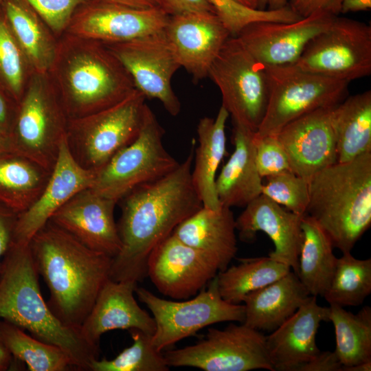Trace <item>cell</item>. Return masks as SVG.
Here are the masks:
<instances>
[{
    "label": "cell",
    "instance_id": "1",
    "mask_svg": "<svg viewBox=\"0 0 371 371\" xmlns=\"http://www.w3.org/2000/svg\"><path fill=\"white\" fill-rule=\"evenodd\" d=\"M194 147L192 143L189 154L175 170L135 188L118 201L122 248L112 259L111 280L143 281L153 249L203 206L191 177Z\"/></svg>",
    "mask_w": 371,
    "mask_h": 371
},
{
    "label": "cell",
    "instance_id": "2",
    "mask_svg": "<svg viewBox=\"0 0 371 371\" xmlns=\"http://www.w3.org/2000/svg\"><path fill=\"white\" fill-rule=\"evenodd\" d=\"M30 247L49 291L48 306L63 324L80 328L110 278L113 258L89 249L49 221Z\"/></svg>",
    "mask_w": 371,
    "mask_h": 371
},
{
    "label": "cell",
    "instance_id": "3",
    "mask_svg": "<svg viewBox=\"0 0 371 371\" xmlns=\"http://www.w3.org/2000/svg\"><path fill=\"white\" fill-rule=\"evenodd\" d=\"M38 276L30 243L12 242L1 265L0 319L62 348L74 370H91L99 357V346L86 339L80 328L65 325L52 313L41 294Z\"/></svg>",
    "mask_w": 371,
    "mask_h": 371
},
{
    "label": "cell",
    "instance_id": "4",
    "mask_svg": "<svg viewBox=\"0 0 371 371\" xmlns=\"http://www.w3.org/2000/svg\"><path fill=\"white\" fill-rule=\"evenodd\" d=\"M69 120L107 108L135 89L121 62L103 43L65 33L48 71Z\"/></svg>",
    "mask_w": 371,
    "mask_h": 371
},
{
    "label": "cell",
    "instance_id": "5",
    "mask_svg": "<svg viewBox=\"0 0 371 371\" xmlns=\"http://www.w3.org/2000/svg\"><path fill=\"white\" fill-rule=\"evenodd\" d=\"M308 194L306 214L333 247L350 252L371 225V153L316 173L308 181Z\"/></svg>",
    "mask_w": 371,
    "mask_h": 371
},
{
    "label": "cell",
    "instance_id": "6",
    "mask_svg": "<svg viewBox=\"0 0 371 371\" xmlns=\"http://www.w3.org/2000/svg\"><path fill=\"white\" fill-rule=\"evenodd\" d=\"M146 98L136 88L118 102L69 120L66 142L76 161L94 172L133 142L142 124Z\"/></svg>",
    "mask_w": 371,
    "mask_h": 371
},
{
    "label": "cell",
    "instance_id": "7",
    "mask_svg": "<svg viewBox=\"0 0 371 371\" xmlns=\"http://www.w3.org/2000/svg\"><path fill=\"white\" fill-rule=\"evenodd\" d=\"M69 119L47 73H34L17 104L10 137L15 152L52 172Z\"/></svg>",
    "mask_w": 371,
    "mask_h": 371
},
{
    "label": "cell",
    "instance_id": "8",
    "mask_svg": "<svg viewBox=\"0 0 371 371\" xmlns=\"http://www.w3.org/2000/svg\"><path fill=\"white\" fill-rule=\"evenodd\" d=\"M265 67L269 99L264 117L254 133L257 137L278 135L292 121L337 105L347 97V81L305 71L294 64Z\"/></svg>",
    "mask_w": 371,
    "mask_h": 371
},
{
    "label": "cell",
    "instance_id": "9",
    "mask_svg": "<svg viewBox=\"0 0 371 371\" xmlns=\"http://www.w3.org/2000/svg\"><path fill=\"white\" fill-rule=\"evenodd\" d=\"M164 133L155 113L146 104L137 137L95 172L90 188L118 203L135 188L175 170L179 163L165 148Z\"/></svg>",
    "mask_w": 371,
    "mask_h": 371
},
{
    "label": "cell",
    "instance_id": "10",
    "mask_svg": "<svg viewBox=\"0 0 371 371\" xmlns=\"http://www.w3.org/2000/svg\"><path fill=\"white\" fill-rule=\"evenodd\" d=\"M135 292L153 315L155 330L152 343L159 351L208 326L223 322L243 323L245 319L244 304H232L222 298L216 276L207 287L185 301L161 298L144 287L137 286Z\"/></svg>",
    "mask_w": 371,
    "mask_h": 371
},
{
    "label": "cell",
    "instance_id": "11",
    "mask_svg": "<svg viewBox=\"0 0 371 371\" xmlns=\"http://www.w3.org/2000/svg\"><path fill=\"white\" fill-rule=\"evenodd\" d=\"M208 77L219 89L222 106L233 124L255 133L269 99L265 67L251 56L236 37L230 36L212 63Z\"/></svg>",
    "mask_w": 371,
    "mask_h": 371
},
{
    "label": "cell",
    "instance_id": "12",
    "mask_svg": "<svg viewBox=\"0 0 371 371\" xmlns=\"http://www.w3.org/2000/svg\"><path fill=\"white\" fill-rule=\"evenodd\" d=\"M170 367H192L205 371H274L266 347V336L243 323L223 329L212 328L195 344L166 351Z\"/></svg>",
    "mask_w": 371,
    "mask_h": 371
},
{
    "label": "cell",
    "instance_id": "13",
    "mask_svg": "<svg viewBox=\"0 0 371 371\" xmlns=\"http://www.w3.org/2000/svg\"><path fill=\"white\" fill-rule=\"evenodd\" d=\"M294 65L305 71L348 82L370 75V25L335 16L326 30L307 43Z\"/></svg>",
    "mask_w": 371,
    "mask_h": 371
},
{
    "label": "cell",
    "instance_id": "14",
    "mask_svg": "<svg viewBox=\"0 0 371 371\" xmlns=\"http://www.w3.org/2000/svg\"><path fill=\"white\" fill-rule=\"evenodd\" d=\"M104 45L121 62L135 88L146 98L158 100L172 116L180 113L181 102L171 81L181 66L164 30L126 43Z\"/></svg>",
    "mask_w": 371,
    "mask_h": 371
},
{
    "label": "cell",
    "instance_id": "15",
    "mask_svg": "<svg viewBox=\"0 0 371 371\" xmlns=\"http://www.w3.org/2000/svg\"><path fill=\"white\" fill-rule=\"evenodd\" d=\"M169 17L162 8L90 0L75 12L65 33L104 44L122 43L163 31Z\"/></svg>",
    "mask_w": 371,
    "mask_h": 371
},
{
    "label": "cell",
    "instance_id": "16",
    "mask_svg": "<svg viewBox=\"0 0 371 371\" xmlns=\"http://www.w3.org/2000/svg\"><path fill=\"white\" fill-rule=\"evenodd\" d=\"M219 271L214 258L172 234L153 249L146 265V276L159 292L176 300L195 296Z\"/></svg>",
    "mask_w": 371,
    "mask_h": 371
},
{
    "label": "cell",
    "instance_id": "17",
    "mask_svg": "<svg viewBox=\"0 0 371 371\" xmlns=\"http://www.w3.org/2000/svg\"><path fill=\"white\" fill-rule=\"evenodd\" d=\"M337 16L316 12L291 23L260 22L248 25L236 37L265 66L294 64L307 43L326 30Z\"/></svg>",
    "mask_w": 371,
    "mask_h": 371
},
{
    "label": "cell",
    "instance_id": "18",
    "mask_svg": "<svg viewBox=\"0 0 371 371\" xmlns=\"http://www.w3.org/2000/svg\"><path fill=\"white\" fill-rule=\"evenodd\" d=\"M117 204L91 188L84 189L60 207L49 221L89 249L113 258L122 248L114 217Z\"/></svg>",
    "mask_w": 371,
    "mask_h": 371
},
{
    "label": "cell",
    "instance_id": "19",
    "mask_svg": "<svg viewBox=\"0 0 371 371\" xmlns=\"http://www.w3.org/2000/svg\"><path fill=\"white\" fill-rule=\"evenodd\" d=\"M164 32L181 67L196 82L208 76L212 63L230 37L213 12L170 15Z\"/></svg>",
    "mask_w": 371,
    "mask_h": 371
},
{
    "label": "cell",
    "instance_id": "20",
    "mask_svg": "<svg viewBox=\"0 0 371 371\" xmlns=\"http://www.w3.org/2000/svg\"><path fill=\"white\" fill-rule=\"evenodd\" d=\"M335 106L307 113L289 123L277 135L291 170L308 182L316 173L337 162L333 126Z\"/></svg>",
    "mask_w": 371,
    "mask_h": 371
},
{
    "label": "cell",
    "instance_id": "21",
    "mask_svg": "<svg viewBox=\"0 0 371 371\" xmlns=\"http://www.w3.org/2000/svg\"><path fill=\"white\" fill-rule=\"evenodd\" d=\"M303 216L260 194L235 219L236 229L244 243L254 242L258 232L265 233L274 245V250L268 256L288 265L297 276Z\"/></svg>",
    "mask_w": 371,
    "mask_h": 371
},
{
    "label": "cell",
    "instance_id": "22",
    "mask_svg": "<svg viewBox=\"0 0 371 371\" xmlns=\"http://www.w3.org/2000/svg\"><path fill=\"white\" fill-rule=\"evenodd\" d=\"M95 172L80 166L63 140L47 185L36 201L17 216L12 242L29 243L52 215L80 191L90 188Z\"/></svg>",
    "mask_w": 371,
    "mask_h": 371
},
{
    "label": "cell",
    "instance_id": "23",
    "mask_svg": "<svg viewBox=\"0 0 371 371\" xmlns=\"http://www.w3.org/2000/svg\"><path fill=\"white\" fill-rule=\"evenodd\" d=\"M328 321V307L310 297L282 325L266 336V347L274 371H297L321 351L316 334L322 322Z\"/></svg>",
    "mask_w": 371,
    "mask_h": 371
},
{
    "label": "cell",
    "instance_id": "24",
    "mask_svg": "<svg viewBox=\"0 0 371 371\" xmlns=\"http://www.w3.org/2000/svg\"><path fill=\"white\" fill-rule=\"evenodd\" d=\"M137 284L110 278L100 290L95 302L80 327L90 342L98 345L101 336L113 330L138 329L153 335L155 323L134 297Z\"/></svg>",
    "mask_w": 371,
    "mask_h": 371
},
{
    "label": "cell",
    "instance_id": "25",
    "mask_svg": "<svg viewBox=\"0 0 371 371\" xmlns=\"http://www.w3.org/2000/svg\"><path fill=\"white\" fill-rule=\"evenodd\" d=\"M236 222L230 207L202 206L173 230L178 239L214 258L220 271L226 269L238 251Z\"/></svg>",
    "mask_w": 371,
    "mask_h": 371
},
{
    "label": "cell",
    "instance_id": "26",
    "mask_svg": "<svg viewBox=\"0 0 371 371\" xmlns=\"http://www.w3.org/2000/svg\"><path fill=\"white\" fill-rule=\"evenodd\" d=\"M254 133L234 124V150L216 179V192L222 206L245 207L262 194L263 183L256 162Z\"/></svg>",
    "mask_w": 371,
    "mask_h": 371
},
{
    "label": "cell",
    "instance_id": "27",
    "mask_svg": "<svg viewBox=\"0 0 371 371\" xmlns=\"http://www.w3.org/2000/svg\"><path fill=\"white\" fill-rule=\"evenodd\" d=\"M311 295L297 274L291 270L275 282L245 297L243 324L259 331L271 333Z\"/></svg>",
    "mask_w": 371,
    "mask_h": 371
},
{
    "label": "cell",
    "instance_id": "28",
    "mask_svg": "<svg viewBox=\"0 0 371 371\" xmlns=\"http://www.w3.org/2000/svg\"><path fill=\"white\" fill-rule=\"evenodd\" d=\"M227 110L221 105L215 118L203 117L198 122V146L194 153L192 181L203 207L222 205L216 192V172L226 153Z\"/></svg>",
    "mask_w": 371,
    "mask_h": 371
},
{
    "label": "cell",
    "instance_id": "29",
    "mask_svg": "<svg viewBox=\"0 0 371 371\" xmlns=\"http://www.w3.org/2000/svg\"><path fill=\"white\" fill-rule=\"evenodd\" d=\"M2 10L10 30L35 73H48L58 38L23 0H3Z\"/></svg>",
    "mask_w": 371,
    "mask_h": 371
},
{
    "label": "cell",
    "instance_id": "30",
    "mask_svg": "<svg viewBox=\"0 0 371 371\" xmlns=\"http://www.w3.org/2000/svg\"><path fill=\"white\" fill-rule=\"evenodd\" d=\"M337 162L371 153V91L347 96L333 111Z\"/></svg>",
    "mask_w": 371,
    "mask_h": 371
},
{
    "label": "cell",
    "instance_id": "31",
    "mask_svg": "<svg viewBox=\"0 0 371 371\" xmlns=\"http://www.w3.org/2000/svg\"><path fill=\"white\" fill-rule=\"evenodd\" d=\"M51 172L16 152L0 154V203L18 214L23 212L41 195Z\"/></svg>",
    "mask_w": 371,
    "mask_h": 371
},
{
    "label": "cell",
    "instance_id": "32",
    "mask_svg": "<svg viewBox=\"0 0 371 371\" xmlns=\"http://www.w3.org/2000/svg\"><path fill=\"white\" fill-rule=\"evenodd\" d=\"M301 227L303 237L297 276L311 295L323 297L332 280L337 258L329 237L314 218L304 215Z\"/></svg>",
    "mask_w": 371,
    "mask_h": 371
},
{
    "label": "cell",
    "instance_id": "33",
    "mask_svg": "<svg viewBox=\"0 0 371 371\" xmlns=\"http://www.w3.org/2000/svg\"><path fill=\"white\" fill-rule=\"evenodd\" d=\"M291 268L270 257L239 259L216 275L219 293L223 300L239 304L249 293L261 289L287 274Z\"/></svg>",
    "mask_w": 371,
    "mask_h": 371
},
{
    "label": "cell",
    "instance_id": "34",
    "mask_svg": "<svg viewBox=\"0 0 371 371\" xmlns=\"http://www.w3.org/2000/svg\"><path fill=\"white\" fill-rule=\"evenodd\" d=\"M328 321L335 329V352L343 366L371 361V308L354 314L342 306H328Z\"/></svg>",
    "mask_w": 371,
    "mask_h": 371
},
{
    "label": "cell",
    "instance_id": "35",
    "mask_svg": "<svg viewBox=\"0 0 371 371\" xmlns=\"http://www.w3.org/2000/svg\"><path fill=\"white\" fill-rule=\"evenodd\" d=\"M0 343L15 361L30 371H65L74 368L69 355L60 348L26 334L16 325L0 320Z\"/></svg>",
    "mask_w": 371,
    "mask_h": 371
},
{
    "label": "cell",
    "instance_id": "36",
    "mask_svg": "<svg viewBox=\"0 0 371 371\" xmlns=\"http://www.w3.org/2000/svg\"><path fill=\"white\" fill-rule=\"evenodd\" d=\"M371 293V259H357L350 252L337 258L330 283L323 297L330 305L359 306Z\"/></svg>",
    "mask_w": 371,
    "mask_h": 371
},
{
    "label": "cell",
    "instance_id": "37",
    "mask_svg": "<svg viewBox=\"0 0 371 371\" xmlns=\"http://www.w3.org/2000/svg\"><path fill=\"white\" fill-rule=\"evenodd\" d=\"M34 71L0 8V85L18 104Z\"/></svg>",
    "mask_w": 371,
    "mask_h": 371
},
{
    "label": "cell",
    "instance_id": "38",
    "mask_svg": "<svg viewBox=\"0 0 371 371\" xmlns=\"http://www.w3.org/2000/svg\"><path fill=\"white\" fill-rule=\"evenodd\" d=\"M133 344L114 359H96L91 371H168L164 354L155 348L152 335L138 329L128 330Z\"/></svg>",
    "mask_w": 371,
    "mask_h": 371
},
{
    "label": "cell",
    "instance_id": "39",
    "mask_svg": "<svg viewBox=\"0 0 371 371\" xmlns=\"http://www.w3.org/2000/svg\"><path fill=\"white\" fill-rule=\"evenodd\" d=\"M230 36L260 22L291 23L302 17L287 5L275 10L254 8L235 0H207Z\"/></svg>",
    "mask_w": 371,
    "mask_h": 371
},
{
    "label": "cell",
    "instance_id": "40",
    "mask_svg": "<svg viewBox=\"0 0 371 371\" xmlns=\"http://www.w3.org/2000/svg\"><path fill=\"white\" fill-rule=\"evenodd\" d=\"M288 210L305 215L308 204V182L291 170L266 177L262 194Z\"/></svg>",
    "mask_w": 371,
    "mask_h": 371
},
{
    "label": "cell",
    "instance_id": "41",
    "mask_svg": "<svg viewBox=\"0 0 371 371\" xmlns=\"http://www.w3.org/2000/svg\"><path fill=\"white\" fill-rule=\"evenodd\" d=\"M59 38L79 7L90 0H23Z\"/></svg>",
    "mask_w": 371,
    "mask_h": 371
},
{
    "label": "cell",
    "instance_id": "42",
    "mask_svg": "<svg viewBox=\"0 0 371 371\" xmlns=\"http://www.w3.org/2000/svg\"><path fill=\"white\" fill-rule=\"evenodd\" d=\"M256 162L262 178L291 170L286 151L277 135L257 137L254 133Z\"/></svg>",
    "mask_w": 371,
    "mask_h": 371
},
{
    "label": "cell",
    "instance_id": "43",
    "mask_svg": "<svg viewBox=\"0 0 371 371\" xmlns=\"http://www.w3.org/2000/svg\"><path fill=\"white\" fill-rule=\"evenodd\" d=\"M342 0H289L288 5L301 17L316 12H324L334 16L341 14Z\"/></svg>",
    "mask_w": 371,
    "mask_h": 371
},
{
    "label": "cell",
    "instance_id": "44",
    "mask_svg": "<svg viewBox=\"0 0 371 371\" xmlns=\"http://www.w3.org/2000/svg\"><path fill=\"white\" fill-rule=\"evenodd\" d=\"M18 214L0 203V270L3 258L10 247Z\"/></svg>",
    "mask_w": 371,
    "mask_h": 371
},
{
    "label": "cell",
    "instance_id": "45",
    "mask_svg": "<svg viewBox=\"0 0 371 371\" xmlns=\"http://www.w3.org/2000/svg\"><path fill=\"white\" fill-rule=\"evenodd\" d=\"M170 15L188 12H214L207 0H161Z\"/></svg>",
    "mask_w": 371,
    "mask_h": 371
},
{
    "label": "cell",
    "instance_id": "46",
    "mask_svg": "<svg viewBox=\"0 0 371 371\" xmlns=\"http://www.w3.org/2000/svg\"><path fill=\"white\" fill-rule=\"evenodd\" d=\"M342 366L334 351H325L301 366L297 371H341Z\"/></svg>",
    "mask_w": 371,
    "mask_h": 371
},
{
    "label": "cell",
    "instance_id": "47",
    "mask_svg": "<svg viewBox=\"0 0 371 371\" xmlns=\"http://www.w3.org/2000/svg\"><path fill=\"white\" fill-rule=\"evenodd\" d=\"M17 103L0 85V132L10 136Z\"/></svg>",
    "mask_w": 371,
    "mask_h": 371
},
{
    "label": "cell",
    "instance_id": "48",
    "mask_svg": "<svg viewBox=\"0 0 371 371\" xmlns=\"http://www.w3.org/2000/svg\"><path fill=\"white\" fill-rule=\"evenodd\" d=\"M93 1L122 5L129 6V7H133V8H144V9L162 8L164 10L161 0H93Z\"/></svg>",
    "mask_w": 371,
    "mask_h": 371
},
{
    "label": "cell",
    "instance_id": "49",
    "mask_svg": "<svg viewBox=\"0 0 371 371\" xmlns=\"http://www.w3.org/2000/svg\"><path fill=\"white\" fill-rule=\"evenodd\" d=\"M371 8V0H342L341 13L366 11Z\"/></svg>",
    "mask_w": 371,
    "mask_h": 371
},
{
    "label": "cell",
    "instance_id": "50",
    "mask_svg": "<svg viewBox=\"0 0 371 371\" xmlns=\"http://www.w3.org/2000/svg\"><path fill=\"white\" fill-rule=\"evenodd\" d=\"M13 361L11 355L0 343V371L9 370L12 366Z\"/></svg>",
    "mask_w": 371,
    "mask_h": 371
},
{
    "label": "cell",
    "instance_id": "51",
    "mask_svg": "<svg viewBox=\"0 0 371 371\" xmlns=\"http://www.w3.org/2000/svg\"><path fill=\"white\" fill-rule=\"evenodd\" d=\"M289 0H258L259 9L275 10L283 8L288 5Z\"/></svg>",
    "mask_w": 371,
    "mask_h": 371
},
{
    "label": "cell",
    "instance_id": "52",
    "mask_svg": "<svg viewBox=\"0 0 371 371\" xmlns=\"http://www.w3.org/2000/svg\"><path fill=\"white\" fill-rule=\"evenodd\" d=\"M14 151L9 135L0 132V154Z\"/></svg>",
    "mask_w": 371,
    "mask_h": 371
},
{
    "label": "cell",
    "instance_id": "53",
    "mask_svg": "<svg viewBox=\"0 0 371 371\" xmlns=\"http://www.w3.org/2000/svg\"><path fill=\"white\" fill-rule=\"evenodd\" d=\"M370 370H371V361L350 366H342V368H341V371H370Z\"/></svg>",
    "mask_w": 371,
    "mask_h": 371
},
{
    "label": "cell",
    "instance_id": "54",
    "mask_svg": "<svg viewBox=\"0 0 371 371\" xmlns=\"http://www.w3.org/2000/svg\"><path fill=\"white\" fill-rule=\"evenodd\" d=\"M247 6L258 8V0H235Z\"/></svg>",
    "mask_w": 371,
    "mask_h": 371
},
{
    "label": "cell",
    "instance_id": "55",
    "mask_svg": "<svg viewBox=\"0 0 371 371\" xmlns=\"http://www.w3.org/2000/svg\"><path fill=\"white\" fill-rule=\"evenodd\" d=\"M3 1V0H0V8H1V5H2Z\"/></svg>",
    "mask_w": 371,
    "mask_h": 371
}]
</instances>
